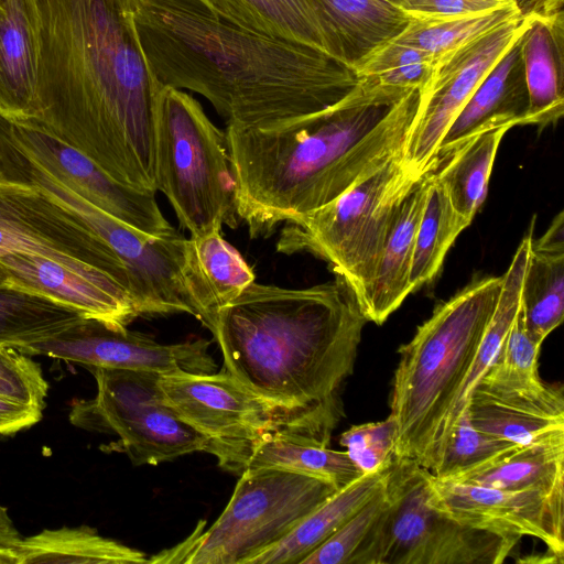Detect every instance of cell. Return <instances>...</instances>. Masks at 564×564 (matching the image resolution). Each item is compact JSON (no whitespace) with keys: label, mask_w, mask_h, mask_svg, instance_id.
<instances>
[{"label":"cell","mask_w":564,"mask_h":564,"mask_svg":"<svg viewBox=\"0 0 564 564\" xmlns=\"http://www.w3.org/2000/svg\"><path fill=\"white\" fill-rule=\"evenodd\" d=\"M36 115L117 182L156 193L155 106L131 0H33Z\"/></svg>","instance_id":"6da1fadb"},{"label":"cell","mask_w":564,"mask_h":564,"mask_svg":"<svg viewBox=\"0 0 564 564\" xmlns=\"http://www.w3.org/2000/svg\"><path fill=\"white\" fill-rule=\"evenodd\" d=\"M131 20L149 72L206 98L227 124L286 126L335 107L358 85L337 58L239 26L200 0H131Z\"/></svg>","instance_id":"7a4b0ae2"},{"label":"cell","mask_w":564,"mask_h":564,"mask_svg":"<svg viewBox=\"0 0 564 564\" xmlns=\"http://www.w3.org/2000/svg\"><path fill=\"white\" fill-rule=\"evenodd\" d=\"M367 322L336 274L304 289L253 282L215 313L208 329L224 370L279 410L291 431L329 445L343 414L338 391Z\"/></svg>","instance_id":"3957f363"},{"label":"cell","mask_w":564,"mask_h":564,"mask_svg":"<svg viewBox=\"0 0 564 564\" xmlns=\"http://www.w3.org/2000/svg\"><path fill=\"white\" fill-rule=\"evenodd\" d=\"M419 100V88L357 85L335 107L286 126L227 124L237 215L250 237L305 217L403 153Z\"/></svg>","instance_id":"277c9868"},{"label":"cell","mask_w":564,"mask_h":564,"mask_svg":"<svg viewBox=\"0 0 564 564\" xmlns=\"http://www.w3.org/2000/svg\"><path fill=\"white\" fill-rule=\"evenodd\" d=\"M501 285L502 275L471 281L437 305L399 348L389 414L398 427L395 456L431 473L438 465Z\"/></svg>","instance_id":"5b68a950"},{"label":"cell","mask_w":564,"mask_h":564,"mask_svg":"<svg viewBox=\"0 0 564 564\" xmlns=\"http://www.w3.org/2000/svg\"><path fill=\"white\" fill-rule=\"evenodd\" d=\"M155 183L191 236L237 226L226 133L194 97L161 83L155 106Z\"/></svg>","instance_id":"8992f818"},{"label":"cell","mask_w":564,"mask_h":564,"mask_svg":"<svg viewBox=\"0 0 564 564\" xmlns=\"http://www.w3.org/2000/svg\"><path fill=\"white\" fill-rule=\"evenodd\" d=\"M0 173L43 188L94 230L120 262L140 316L186 313L200 319L189 238L177 231L155 237L130 227L66 187L18 147L4 154Z\"/></svg>","instance_id":"52a82bcc"},{"label":"cell","mask_w":564,"mask_h":564,"mask_svg":"<svg viewBox=\"0 0 564 564\" xmlns=\"http://www.w3.org/2000/svg\"><path fill=\"white\" fill-rule=\"evenodd\" d=\"M419 177L405 166L403 153L398 154L333 202L285 223L276 251L310 253L327 261L359 303L375 275L399 204Z\"/></svg>","instance_id":"ba28073f"},{"label":"cell","mask_w":564,"mask_h":564,"mask_svg":"<svg viewBox=\"0 0 564 564\" xmlns=\"http://www.w3.org/2000/svg\"><path fill=\"white\" fill-rule=\"evenodd\" d=\"M337 490L324 480L290 470L247 468L208 529L199 522L184 542L149 563L249 564Z\"/></svg>","instance_id":"9c48e42d"},{"label":"cell","mask_w":564,"mask_h":564,"mask_svg":"<svg viewBox=\"0 0 564 564\" xmlns=\"http://www.w3.org/2000/svg\"><path fill=\"white\" fill-rule=\"evenodd\" d=\"M431 471L394 456L378 564H501L520 541L463 524L431 502Z\"/></svg>","instance_id":"30bf717a"},{"label":"cell","mask_w":564,"mask_h":564,"mask_svg":"<svg viewBox=\"0 0 564 564\" xmlns=\"http://www.w3.org/2000/svg\"><path fill=\"white\" fill-rule=\"evenodd\" d=\"M97 383L90 400H75L73 425L90 432L113 433L115 447L135 466L158 465L194 452H206L208 442L182 421L163 400L160 372L88 367ZM113 448V449H115Z\"/></svg>","instance_id":"8fae6325"},{"label":"cell","mask_w":564,"mask_h":564,"mask_svg":"<svg viewBox=\"0 0 564 564\" xmlns=\"http://www.w3.org/2000/svg\"><path fill=\"white\" fill-rule=\"evenodd\" d=\"M163 400L186 424L208 442L207 453L238 476L245 470L253 444L265 433L288 429L282 413L229 372L161 373Z\"/></svg>","instance_id":"7c38bea8"},{"label":"cell","mask_w":564,"mask_h":564,"mask_svg":"<svg viewBox=\"0 0 564 564\" xmlns=\"http://www.w3.org/2000/svg\"><path fill=\"white\" fill-rule=\"evenodd\" d=\"M14 252L46 257L84 274H106L127 290L120 262L74 210L36 185L0 176V258Z\"/></svg>","instance_id":"4fadbf2b"},{"label":"cell","mask_w":564,"mask_h":564,"mask_svg":"<svg viewBox=\"0 0 564 564\" xmlns=\"http://www.w3.org/2000/svg\"><path fill=\"white\" fill-rule=\"evenodd\" d=\"M528 11L481 36L438 56L433 70L419 88L420 100L403 149L405 166L421 176L432 170L445 132L478 85L522 34Z\"/></svg>","instance_id":"5bb4252c"},{"label":"cell","mask_w":564,"mask_h":564,"mask_svg":"<svg viewBox=\"0 0 564 564\" xmlns=\"http://www.w3.org/2000/svg\"><path fill=\"white\" fill-rule=\"evenodd\" d=\"M206 339L160 344L152 337L84 318L64 332L20 348L88 367L150 370L160 373H213L217 365Z\"/></svg>","instance_id":"9a60e30c"},{"label":"cell","mask_w":564,"mask_h":564,"mask_svg":"<svg viewBox=\"0 0 564 564\" xmlns=\"http://www.w3.org/2000/svg\"><path fill=\"white\" fill-rule=\"evenodd\" d=\"M0 118L22 151L91 205L150 236L176 232L161 212L155 193L117 182L80 151L30 121Z\"/></svg>","instance_id":"2e32d148"},{"label":"cell","mask_w":564,"mask_h":564,"mask_svg":"<svg viewBox=\"0 0 564 564\" xmlns=\"http://www.w3.org/2000/svg\"><path fill=\"white\" fill-rule=\"evenodd\" d=\"M431 502L463 524L507 538H535L563 563L564 489L502 490L431 474Z\"/></svg>","instance_id":"e0dca14e"},{"label":"cell","mask_w":564,"mask_h":564,"mask_svg":"<svg viewBox=\"0 0 564 564\" xmlns=\"http://www.w3.org/2000/svg\"><path fill=\"white\" fill-rule=\"evenodd\" d=\"M0 281L55 300L113 327H127L140 317L130 294L110 276L79 273L46 257L24 252L1 257Z\"/></svg>","instance_id":"ac0fdd59"},{"label":"cell","mask_w":564,"mask_h":564,"mask_svg":"<svg viewBox=\"0 0 564 564\" xmlns=\"http://www.w3.org/2000/svg\"><path fill=\"white\" fill-rule=\"evenodd\" d=\"M465 408L476 429L518 445L564 433L561 383L513 388L480 379Z\"/></svg>","instance_id":"d6986e66"},{"label":"cell","mask_w":564,"mask_h":564,"mask_svg":"<svg viewBox=\"0 0 564 564\" xmlns=\"http://www.w3.org/2000/svg\"><path fill=\"white\" fill-rule=\"evenodd\" d=\"M528 25L520 37L529 95L524 124L540 128L564 113L563 0H541L528 10Z\"/></svg>","instance_id":"ffe728a7"},{"label":"cell","mask_w":564,"mask_h":564,"mask_svg":"<svg viewBox=\"0 0 564 564\" xmlns=\"http://www.w3.org/2000/svg\"><path fill=\"white\" fill-rule=\"evenodd\" d=\"M523 33V32H522ZM521 35L491 67L445 132L433 167L476 134L501 126H523L529 95L520 46Z\"/></svg>","instance_id":"44dd1931"},{"label":"cell","mask_w":564,"mask_h":564,"mask_svg":"<svg viewBox=\"0 0 564 564\" xmlns=\"http://www.w3.org/2000/svg\"><path fill=\"white\" fill-rule=\"evenodd\" d=\"M431 173L427 171L413 183L395 212L375 275L358 303L368 322L383 324L412 293L410 271L414 240Z\"/></svg>","instance_id":"7402d4cb"},{"label":"cell","mask_w":564,"mask_h":564,"mask_svg":"<svg viewBox=\"0 0 564 564\" xmlns=\"http://www.w3.org/2000/svg\"><path fill=\"white\" fill-rule=\"evenodd\" d=\"M328 42L332 55L355 66L398 36L410 18L386 0H305Z\"/></svg>","instance_id":"603a6c76"},{"label":"cell","mask_w":564,"mask_h":564,"mask_svg":"<svg viewBox=\"0 0 564 564\" xmlns=\"http://www.w3.org/2000/svg\"><path fill=\"white\" fill-rule=\"evenodd\" d=\"M36 34L33 0H0V116L36 115Z\"/></svg>","instance_id":"cb8c5ba5"},{"label":"cell","mask_w":564,"mask_h":564,"mask_svg":"<svg viewBox=\"0 0 564 564\" xmlns=\"http://www.w3.org/2000/svg\"><path fill=\"white\" fill-rule=\"evenodd\" d=\"M520 307L528 330L541 343L564 317V213L530 239Z\"/></svg>","instance_id":"d4e9b609"},{"label":"cell","mask_w":564,"mask_h":564,"mask_svg":"<svg viewBox=\"0 0 564 564\" xmlns=\"http://www.w3.org/2000/svg\"><path fill=\"white\" fill-rule=\"evenodd\" d=\"M388 468L362 474L338 489L286 536L253 557L249 564H301L384 486Z\"/></svg>","instance_id":"484cf974"},{"label":"cell","mask_w":564,"mask_h":564,"mask_svg":"<svg viewBox=\"0 0 564 564\" xmlns=\"http://www.w3.org/2000/svg\"><path fill=\"white\" fill-rule=\"evenodd\" d=\"M446 481L502 490L564 489V433L518 445Z\"/></svg>","instance_id":"4316f807"},{"label":"cell","mask_w":564,"mask_h":564,"mask_svg":"<svg viewBox=\"0 0 564 564\" xmlns=\"http://www.w3.org/2000/svg\"><path fill=\"white\" fill-rule=\"evenodd\" d=\"M278 468L307 475L340 489L362 474L346 451L288 429H276L262 435L251 447L247 468Z\"/></svg>","instance_id":"83f0119b"},{"label":"cell","mask_w":564,"mask_h":564,"mask_svg":"<svg viewBox=\"0 0 564 564\" xmlns=\"http://www.w3.org/2000/svg\"><path fill=\"white\" fill-rule=\"evenodd\" d=\"M189 242L191 263L202 308L200 323L208 328L215 313L254 282V273L220 231L191 236Z\"/></svg>","instance_id":"f1b7e54d"},{"label":"cell","mask_w":564,"mask_h":564,"mask_svg":"<svg viewBox=\"0 0 564 564\" xmlns=\"http://www.w3.org/2000/svg\"><path fill=\"white\" fill-rule=\"evenodd\" d=\"M19 564H143L145 554L112 539L100 535L87 525L45 529L21 539L15 547Z\"/></svg>","instance_id":"f546056e"},{"label":"cell","mask_w":564,"mask_h":564,"mask_svg":"<svg viewBox=\"0 0 564 564\" xmlns=\"http://www.w3.org/2000/svg\"><path fill=\"white\" fill-rule=\"evenodd\" d=\"M510 129L501 126L476 134L431 170L444 186L456 213L468 223L487 196L499 144Z\"/></svg>","instance_id":"4dcf8cb0"},{"label":"cell","mask_w":564,"mask_h":564,"mask_svg":"<svg viewBox=\"0 0 564 564\" xmlns=\"http://www.w3.org/2000/svg\"><path fill=\"white\" fill-rule=\"evenodd\" d=\"M86 317L80 311L44 295L0 285V345L18 349L51 338Z\"/></svg>","instance_id":"1f68e13d"},{"label":"cell","mask_w":564,"mask_h":564,"mask_svg":"<svg viewBox=\"0 0 564 564\" xmlns=\"http://www.w3.org/2000/svg\"><path fill=\"white\" fill-rule=\"evenodd\" d=\"M469 225L470 223L456 213L444 186L432 171L414 240L410 271L412 292L437 275L447 251Z\"/></svg>","instance_id":"d6a6232c"},{"label":"cell","mask_w":564,"mask_h":564,"mask_svg":"<svg viewBox=\"0 0 564 564\" xmlns=\"http://www.w3.org/2000/svg\"><path fill=\"white\" fill-rule=\"evenodd\" d=\"M387 479V478H386ZM389 505L384 486L301 564H378Z\"/></svg>","instance_id":"836d02e7"},{"label":"cell","mask_w":564,"mask_h":564,"mask_svg":"<svg viewBox=\"0 0 564 564\" xmlns=\"http://www.w3.org/2000/svg\"><path fill=\"white\" fill-rule=\"evenodd\" d=\"M522 13L523 10L520 3H516L492 11L467 15L410 18L406 26L393 41L434 55H442Z\"/></svg>","instance_id":"e575fe53"},{"label":"cell","mask_w":564,"mask_h":564,"mask_svg":"<svg viewBox=\"0 0 564 564\" xmlns=\"http://www.w3.org/2000/svg\"><path fill=\"white\" fill-rule=\"evenodd\" d=\"M438 56L391 40L370 52L354 69L358 86L364 89L408 91L425 84Z\"/></svg>","instance_id":"d590c367"},{"label":"cell","mask_w":564,"mask_h":564,"mask_svg":"<svg viewBox=\"0 0 564 564\" xmlns=\"http://www.w3.org/2000/svg\"><path fill=\"white\" fill-rule=\"evenodd\" d=\"M516 446L518 444L476 429L465 408L458 415L446 441L440 463L432 474L437 479L448 480L489 463Z\"/></svg>","instance_id":"8d00e7d4"},{"label":"cell","mask_w":564,"mask_h":564,"mask_svg":"<svg viewBox=\"0 0 564 564\" xmlns=\"http://www.w3.org/2000/svg\"><path fill=\"white\" fill-rule=\"evenodd\" d=\"M542 343L527 328L521 307L495 359L481 379L513 388L542 384L539 356Z\"/></svg>","instance_id":"74e56055"},{"label":"cell","mask_w":564,"mask_h":564,"mask_svg":"<svg viewBox=\"0 0 564 564\" xmlns=\"http://www.w3.org/2000/svg\"><path fill=\"white\" fill-rule=\"evenodd\" d=\"M397 437V423L389 415L382 421L350 426L340 434L339 444L361 474H371L390 466Z\"/></svg>","instance_id":"f35d334b"},{"label":"cell","mask_w":564,"mask_h":564,"mask_svg":"<svg viewBox=\"0 0 564 564\" xmlns=\"http://www.w3.org/2000/svg\"><path fill=\"white\" fill-rule=\"evenodd\" d=\"M47 392L41 366L18 348L0 345V397L43 411Z\"/></svg>","instance_id":"ab89813d"},{"label":"cell","mask_w":564,"mask_h":564,"mask_svg":"<svg viewBox=\"0 0 564 564\" xmlns=\"http://www.w3.org/2000/svg\"><path fill=\"white\" fill-rule=\"evenodd\" d=\"M262 2L281 37L315 47L333 56L321 24L305 0H262Z\"/></svg>","instance_id":"60d3db41"},{"label":"cell","mask_w":564,"mask_h":564,"mask_svg":"<svg viewBox=\"0 0 564 564\" xmlns=\"http://www.w3.org/2000/svg\"><path fill=\"white\" fill-rule=\"evenodd\" d=\"M516 3L518 0H397L403 13L417 19L482 13Z\"/></svg>","instance_id":"b9f144b4"},{"label":"cell","mask_w":564,"mask_h":564,"mask_svg":"<svg viewBox=\"0 0 564 564\" xmlns=\"http://www.w3.org/2000/svg\"><path fill=\"white\" fill-rule=\"evenodd\" d=\"M219 17L249 30L281 37L262 0H200Z\"/></svg>","instance_id":"7bdbcfd3"},{"label":"cell","mask_w":564,"mask_h":564,"mask_svg":"<svg viewBox=\"0 0 564 564\" xmlns=\"http://www.w3.org/2000/svg\"><path fill=\"white\" fill-rule=\"evenodd\" d=\"M43 411L0 397V436L15 434L36 424Z\"/></svg>","instance_id":"ee69618b"},{"label":"cell","mask_w":564,"mask_h":564,"mask_svg":"<svg viewBox=\"0 0 564 564\" xmlns=\"http://www.w3.org/2000/svg\"><path fill=\"white\" fill-rule=\"evenodd\" d=\"M21 539L20 533L9 517L7 508L0 506V547L15 549Z\"/></svg>","instance_id":"f6af8a7d"},{"label":"cell","mask_w":564,"mask_h":564,"mask_svg":"<svg viewBox=\"0 0 564 564\" xmlns=\"http://www.w3.org/2000/svg\"><path fill=\"white\" fill-rule=\"evenodd\" d=\"M0 564H19L15 549L0 547Z\"/></svg>","instance_id":"bcb514c9"},{"label":"cell","mask_w":564,"mask_h":564,"mask_svg":"<svg viewBox=\"0 0 564 564\" xmlns=\"http://www.w3.org/2000/svg\"><path fill=\"white\" fill-rule=\"evenodd\" d=\"M519 1H520V0H518V2H519ZM522 1H524V2H534V3H535V2H539V1H541V0H522Z\"/></svg>","instance_id":"7dc6e473"},{"label":"cell","mask_w":564,"mask_h":564,"mask_svg":"<svg viewBox=\"0 0 564 564\" xmlns=\"http://www.w3.org/2000/svg\"><path fill=\"white\" fill-rule=\"evenodd\" d=\"M388 2H390L391 4L397 7V0H386Z\"/></svg>","instance_id":"c3c4849f"}]
</instances>
